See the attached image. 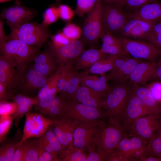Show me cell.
I'll return each mask as SVG.
<instances>
[{
    "label": "cell",
    "mask_w": 161,
    "mask_h": 161,
    "mask_svg": "<svg viewBox=\"0 0 161 161\" xmlns=\"http://www.w3.org/2000/svg\"><path fill=\"white\" fill-rule=\"evenodd\" d=\"M39 49L15 39L0 43V55L15 66L20 75L26 70L28 64L34 61L39 53Z\"/></svg>",
    "instance_id": "6da1fadb"
},
{
    "label": "cell",
    "mask_w": 161,
    "mask_h": 161,
    "mask_svg": "<svg viewBox=\"0 0 161 161\" xmlns=\"http://www.w3.org/2000/svg\"><path fill=\"white\" fill-rule=\"evenodd\" d=\"M127 133L120 120L108 118L98 123L95 143L108 155L113 152L121 140Z\"/></svg>",
    "instance_id": "7a4b0ae2"
},
{
    "label": "cell",
    "mask_w": 161,
    "mask_h": 161,
    "mask_svg": "<svg viewBox=\"0 0 161 161\" xmlns=\"http://www.w3.org/2000/svg\"><path fill=\"white\" fill-rule=\"evenodd\" d=\"M130 89L129 82L114 85L103 95L101 107L108 118L120 120Z\"/></svg>",
    "instance_id": "3957f363"
},
{
    "label": "cell",
    "mask_w": 161,
    "mask_h": 161,
    "mask_svg": "<svg viewBox=\"0 0 161 161\" xmlns=\"http://www.w3.org/2000/svg\"><path fill=\"white\" fill-rule=\"evenodd\" d=\"M47 26L42 23H27L11 29L10 33L8 36L9 40L17 39L27 45L39 48L50 36Z\"/></svg>",
    "instance_id": "277c9868"
},
{
    "label": "cell",
    "mask_w": 161,
    "mask_h": 161,
    "mask_svg": "<svg viewBox=\"0 0 161 161\" xmlns=\"http://www.w3.org/2000/svg\"><path fill=\"white\" fill-rule=\"evenodd\" d=\"M118 38L125 53L133 58L154 62L161 56V49L149 42L126 37Z\"/></svg>",
    "instance_id": "5b68a950"
},
{
    "label": "cell",
    "mask_w": 161,
    "mask_h": 161,
    "mask_svg": "<svg viewBox=\"0 0 161 161\" xmlns=\"http://www.w3.org/2000/svg\"><path fill=\"white\" fill-rule=\"evenodd\" d=\"M102 3L103 30L117 37L130 18L129 13L123 7L115 4Z\"/></svg>",
    "instance_id": "8992f818"
},
{
    "label": "cell",
    "mask_w": 161,
    "mask_h": 161,
    "mask_svg": "<svg viewBox=\"0 0 161 161\" xmlns=\"http://www.w3.org/2000/svg\"><path fill=\"white\" fill-rule=\"evenodd\" d=\"M73 63L61 65L59 72L58 93L60 97L66 100L72 99L80 84L79 73L75 69Z\"/></svg>",
    "instance_id": "52a82bcc"
},
{
    "label": "cell",
    "mask_w": 161,
    "mask_h": 161,
    "mask_svg": "<svg viewBox=\"0 0 161 161\" xmlns=\"http://www.w3.org/2000/svg\"><path fill=\"white\" fill-rule=\"evenodd\" d=\"M65 117L84 123L99 122L107 117L103 110L87 106L72 100L67 101Z\"/></svg>",
    "instance_id": "ba28073f"
},
{
    "label": "cell",
    "mask_w": 161,
    "mask_h": 161,
    "mask_svg": "<svg viewBox=\"0 0 161 161\" xmlns=\"http://www.w3.org/2000/svg\"><path fill=\"white\" fill-rule=\"evenodd\" d=\"M161 127L160 116L157 114H150L135 120L129 127L127 133L140 137L147 144Z\"/></svg>",
    "instance_id": "9c48e42d"
},
{
    "label": "cell",
    "mask_w": 161,
    "mask_h": 161,
    "mask_svg": "<svg viewBox=\"0 0 161 161\" xmlns=\"http://www.w3.org/2000/svg\"><path fill=\"white\" fill-rule=\"evenodd\" d=\"M37 13L35 9L23 5L21 0H16L13 5L3 9L0 16L1 18L6 20L7 25L12 29L29 22Z\"/></svg>",
    "instance_id": "30bf717a"
},
{
    "label": "cell",
    "mask_w": 161,
    "mask_h": 161,
    "mask_svg": "<svg viewBox=\"0 0 161 161\" xmlns=\"http://www.w3.org/2000/svg\"><path fill=\"white\" fill-rule=\"evenodd\" d=\"M25 115L23 134L18 145L29 139L42 136L54 121L41 113L29 112Z\"/></svg>",
    "instance_id": "8fae6325"
},
{
    "label": "cell",
    "mask_w": 161,
    "mask_h": 161,
    "mask_svg": "<svg viewBox=\"0 0 161 161\" xmlns=\"http://www.w3.org/2000/svg\"><path fill=\"white\" fill-rule=\"evenodd\" d=\"M102 13V3L100 0H98L93 9L87 14L82 35L85 41L89 44L96 43L100 38L103 29Z\"/></svg>",
    "instance_id": "7c38bea8"
},
{
    "label": "cell",
    "mask_w": 161,
    "mask_h": 161,
    "mask_svg": "<svg viewBox=\"0 0 161 161\" xmlns=\"http://www.w3.org/2000/svg\"><path fill=\"white\" fill-rule=\"evenodd\" d=\"M144 60L134 58L127 54L117 55L113 68L106 75L109 81H112L114 85L128 82L130 75L135 67Z\"/></svg>",
    "instance_id": "4fadbf2b"
},
{
    "label": "cell",
    "mask_w": 161,
    "mask_h": 161,
    "mask_svg": "<svg viewBox=\"0 0 161 161\" xmlns=\"http://www.w3.org/2000/svg\"><path fill=\"white\" fill-rule=\"evenodd\" d=\"M150 114H154L142 102L130 89L120 121L127 131L130 126L138 118Z\"/></svg>",
    "instance_id": "5bb4252c"
},
{
    "label": "cell",
    "mask_w": 161,
    "mask_h": 161,
    "mask_svg": "<svg viewBox=\"0 0 161 161\" xmlns=\"http://www.w3.org/2000/svg\"><path fill=\"white\" fill-rule=\"evenodd\" d=\"M99 122L80 123L76 127L72 135L73 145L78 148L88 151L95 144V140Z\"/></svg>",
    "instance_id": "9a60e30c"
},
{
    "label": "cell",
    "mask_w": 161,
    "mask_h": 161,
    "mask_svg": "<svg viewBox=\"0 0 161 161\" xmlns=\"http://www.w3.org/2000/svg\"><path fill=\"white\" fill-rule=\"evenodd\" d=\"M50 50L60 66L75 62L84 51L82 42L79 40L72 41L68 44L57 47L49 44Z\"/></svg>",
    "instance_id": "2e32d148"
},
{
    "label": "cell",
    "mask_w": 161,
    "mask_h": 161,
    "mask_svg": "<svg viewBox=\"0 0 161 161\" xmlns=\"http://www.w3.org/2000/svg\"><path fill=\"white\" fill-rule=\"evenodd\" d=\"M80 123L65 117L54 120L50 126L63 149L69 145H73V134L76 127Z\"/></svg>",
    "instance_id": "e0dca14e"
},
{
    "label": "cell",
    "mask_w": 161,
    "mask_h": 161,
    "mask_svg": "<svg viewBox=\"0 0 161 161\" xmlns=\"http://www.w3.org/2000/svg\"><path fill=\"white\" fill-rule=\"evenodd\" d=\"M34 68L30 69L20 75L15 86H18L21 92L27 93L41 88L48 78Z\"/></svg>",
    "instance_id": "ac0fdd59"
},
{
    "label": "cell",
    "mask_w": 161,
    "mask_h": 161,
    "mask_svg": "<svg viewBox=\"0 0 161 161\" xmlns=\"http://www.w3.org/2000/svg\"><path fill=\"white\" fill-rule=\"evenodd\" d=\"M155 23L148 22L138 19L130 18L119 34L117 37H126L144 40Z\"/></svg>",
    "instance_id": "d6986e66"
},
{
    "label": "cell",
    "mask_w": 161,
    "mask_h": 161,
    "mask_svg": "<svg viewBox=\"0 0 161 161\" xmlns=\"http://www.w3.org/2000/svg\"><path fill=\"white\" fill-rule=\"evenodd\" d=\"M155 62L144 60L138 63L130 75L129 83L143 85L150 80L156 79Z\"/></svg>",
    "instance_id": "ffe728a7"
},
{
    "label": "cell",
    "mask_w": 161,
    "mask_h": 161,
    "mask_svg": "<svg viewBox=\"0 0 161 161\" xmlns=\"http://www.w3.org/2000/svg\"><path fill=\"white\" fill-rule=\"evenodd\" d=\"M20 74L15 66L4 56H0V83L11 92L15 87Z\"/></svg>",
    "instance_id": "44dd1931"
},
{
    "label": "cell",
    "mask_w": 161,
    "mask_h": 161,
    "mask_svg": "<svg viewBox=\"0 0 161 161\" xmlns=\"http://www.w3.org/2000/svg\"><path fill=\"white\" fill-rule=\"evenodd\" d=\"M130 18L151 23L161 21V2L149 3L138 10L129 13Z\"/></svg>",
    "instance_id": "7402d4cb"
},
{
    "label": "cell",
    "mask_w": 161,
    "mask_h": 161,
    "mask_svg": "<svg viewBox=\"0 0 161 161\" xmlns=\"http://www.w3.org/2000/svg\"><path fill=\"white\" fill-rule=\"evenodd\" d=\"M80 84L100 94H103L110 88L108 83L109 80L105 74L98 76L90 75L86 71L79 73Z\"/></svg>",
    "instance_id": "603a6c76"
},
{
    "label": "cell",
    "mask_w": 161,
    "mask_h": 161,
    "mask_svg": "<svg viewBox=\"0 0 161 161\" xmlns=\"http://www.w3.org/2000/svg\"><path fill=\"white\" fill-rule=\"evenodd\" d=\"M103 95L81 85L77 89L72 100L87 106L103 110L101 99Z\"/></svg>",
    "instance_id": "cb8c5ba5"
},
{
    "label": "cell",
    "mask_w": 161,
    "mask_h": 161,
    "mask_svg": "<svg viewBox=\"0 0 161 161\" xmlns=\"http://www.w3.org/2000/svg\"><path fill=\"white\" fill-rule=\"evenodd\" d=\"M108 55L100 49L91 48L83 51L75 62L74 67L76 71H86L97 61L105 58Z\"/></svg>",
    "instance_id": "d4e9b609"
},
{
    "label": "cell",
    "mask_w": 161,
    "mask_h": 161,
    "mask_svg": "<svg viewBox=\"0 0 161 161\" xmlns=\"http://www.w3.org/2000/svg\"><path fill=\"white\" fill-rule=\"evenodd\" d=\"M130 84L131 90L143 103L153 114L160 115V104L154 99L147 87L138 84Z\"/></svg>",
    "instance_id": "484cf974"
},
{
    "label": "cell",
    "mask_w": 161,
    "mask_h": 161,
    "mask_svg": "<svg viewBox=\"0 0 161 161\" xmlns=\"http://www.w3.org/2000/svg\"><path fill=\"white\" fill-rule=\"evenodd\" d=\"M147 144L140 137L127 133L120 141L115 150L122 153L125 156L126 154L145 145Z\"/></svg>",
    "instance_id": "4316f807"
},
{
    "label": "cell",
    "mask_w": 161,
    "mask_h": 161,
    "mask_svg": "<svg viewBox=\"0 0 161 161\" xmlns=\"http://www.w3.org/2000/svg\"><path fill=\"white\" fill-rule=\"evenodd\" d=\"M87 156L85 151L70 145L63 149L58 156L57 161H86Z\"/></svg>",
    "instance_id": "83f0119b"
},
{
    "label": "cell",
    "mask_w": 161,
    "mask_h": 161,
    "mask_svg": "<svg viewBox=\"0 0 161 161\" xmlns=\"http://www.w3.org/2000/svg\"><path fill=\"white\" fill-rule=\"evenodd\" d=\"M117 56L108 55L105 58L97 61L86 71L94 74L100 75L105 74L113 68Z\"/></svg>",
    "instance_id": "f1b7e54d"
},
{
    "label": "cell",
    "mask_w": 161,
    "mask_h": 161,
    "mask_svg": "<svg viewBox=\"0 0 161 161\" xmlns=\"http://www.w3.org/2000/svg\"><path fill=\"white\" fill-rule=\"evenodd\" d=\"M59 77V72L57 70L55 73L50 76L46 84L40 89L36 98L39 99L49 96L56 95L58 92Z\"/></svg>",
    "instance_id": "f546056e"
},
{
    "label": "cell",
    "mask_w": 161,
    "mask_h": 161,
    "mask_svg": "<svg viewBox=\"0 0 161 161\" xmlns=\"http://www.w3.org/2000/svg\"><path fill=\"white\" fill-rule=\"evenodd\" d=\"M19 141L10 139L0 143V161H11Z\"/></svg>",
    "instance_id": "4dcf8cb0"
},
{
    "label": "cell",
    "mask_w": 161,
    "mask_h": 161,
    "mask_svg": "<svg viewBox=\"0 0 161 161\" xmlns=\"http://www.w3.org/2000/svg\"><path fill=\"white\" fill-rule=\"evenodd\" d=\"M146 145L149 155L161 158V127L155 133Z\"/></svg>",
    "instance_id": "1f68e13d"
},
{
    "label": "cell",
    "mask_w": 161,
    "mask_h": 161,
    "mask_svg": "<svg viewBox=\"0 0 161 161\" xmlns=\"http://www.w3.org/2000/svg\"><path fill=\"white\" fill-rule=\"evenodd\" d=\"M38 100L36 106L41 114L51 106L64 104L67 102V100L56 95L49 96Z\"/></svg>",
    "instance_id": "d6a6232c"
},
{
    "label": "cell",
    "mask_w": 161,
    "mask_h": 161,
    "mask_svg": "<svg viewBox=\"0 0 161 161\" xmlns=\"http://www.w3.org/2000/svg\"><path fill=\"white\" fill-rule=\"evenodd\" d=\"M50 126L43 136L48 142L49 147L53 153L56 161H57L58 156L63 148L53 131Z\"/></svg>",
    "instance_id": "836d02e7"
},
{
    "label": "cell",
    "mask_w": 161,
    "mask_h": 161,
    "mask_svg": "<svg viewBox=\"0 0 161 161\" xmlns=\"http://www.w3.org/2000/svg\"><path fill=\"white\" fill-rule=\"evenodd\" d=\"M143 41L161 48V21L154 25Z\"/></svg>",
    "instance_id": "e575fe53"
},
{
    "label": "cell",
    "mask_w": 161,
    "mask_h": 161,
    "mask_svg": "<svg viewBox=\"0 0 161 161\" xmlns=\"http://www.w3.org/2000/svg\"><path fill=\"white\" fill-rule=\"evenodd\" d=\"M100 49L108 55H121L126 54L123 49L119 38L108 43H102Z\"/></svg>",
    "instance_id": "d590c367"
},
{
    "label": "cell",
    "mask_w": 161,
    "mask_h": 161,
    "mask_svg": "<svg viewBox=\"0 0 161 161\" xmlns=\"http://www.w3.org/2000/svg\"><path fill=\"white\" fill-rule=\"evenodd\" d=\"M98 0H77L75 13L83 17L88 14L94 8Z\"/></svg>",
    "instance_id": "8d00e7d4"
},
{
    "label": "cell",
    "mask_w": 161,
    "mask_h": 161,
    "mask_svg": "<svg viewBox=\"0 0 161 161\" xmlns=\"http://www.w3.org/2000/svg\"><path fill=\"white\" fill-rule=\"evenodd\" d=\"M23 143L24 147L23 161H38V156L36 146L29 139Z\"/></svg>",
    "instance_id": "74e56055"
},
{
    "label": "cell",
    "mask_w": 161,
    "mask_h": 161,
    "mask_svg": "<svg viewBox=\"0 0 161 161\" xmlns=\"http://www.w3.org/2000/svg\"><path fill=\"white\" fill-rule=\"evenodd\" d=\"M14 117L13 115L0 116V143L6 139L7 134L12 124Z\"/></svg>",
    "instance_id": "f35d334b"
},
{
    "label": "cell",
    "mask_w": 161,
    "mask_h": 161,
    "mask_svg": "<svg viewBox=\"0 0 161 161\" xmlns=\"http://www.w3.org/2000/svg\"><path fill=\"white\" fill-rule=\"evenodd\" d=\"M86 161H107L108 155L100 147L96 145L88 151Z\"/></svg>",
    "instance_id": "ab89813d"
},
{
    "label": "cell",
    "mask_w": 161,
    "mask_h": 161,
    "mask_svg": "<svg viewBox=\"0 0 161 161\" xmlns=\"http://www.w3.org/2000/svg\"><path fill=\"white\" fill-rule=\"evenodd\" d=\"M62 32L71 41L79 40L82 35V30L78 25L72 23L66 25Z\"/></svg>",
    "instance_id": "60d3db41"
},
{
    "label": "cell",
    "mask_w": 161,
    "mask_h": 161,
    "mask_svg": "<svg viewBox=\"0 0 161 161\" xmlns=\"http://www.w3.org/2000/svg\"><path fill=\"white\" fill-rule=\"evenodd\" d=\"M59 18L58 7H51L47 8L44 12L42 23L48 26L55 22Z\"/></svg>",
    "instance_id": "b9f144b4"
},
{
    "label": "cell",
    "mask_w": 161,
    "mask_h": 161,
    "mask_svg": "<svg viewBox=\"0 0 161 161\" xmlns=\"http://www.w3.org/2000/svg\"><path fill=\"white\" fill-rule=\"evenodd\" d=\"M159 1L160 0H126L124 8L127 12L130 13L138 10L145 4L159 2Z\"/></svg>",
    "instance_id": "7bdbcfd3"
},
{
    "label": "cell",
    "mask_w": 161,
    "mask_h": 161,
    "mask_svg": "<svg viewBox=\"0 0 161 161\" xmlns=\"http://www.w3.org/2000/svg\"><path fill=\"white\" fill-rule=\"evenodd\" d=\"M13 102L17 106H24L32 107L36 106L38 99L36 98H31L20 94L17 95L13 97Z\"/></svg>",
    "instance_id": "ee69618b"
},
{
    "label": "cell",
    "mask_w": 161,
    "mask_h": 161,
    "mask_svg": "<svg viewBox=\"0 0 161 161\" xmlns=\"http://www.w3.org/2000/svg\"><path fill=\"white\" fill-rule=\"evenodd\" d=\"M54 61L43 64H35L33 68L43 75H50L55 67Z\"/></svg>",
    "instance_id": "f6af8a7d"
},
{
    "label": "cell",
    "mask_w": 161,
    "mask_h": 161,
    "mask_svg": "<svg viewBox=\"0 0 161 161\" xmlns=\"http://www.w3.org/2000/svg\"><path fill=\"white\" fill-rule=\"evenodd\" d=\"M146 145L125 154L128 161H140L143 157L149 156V153Z\"/></svg>",
    "instance_id": "bcb514c9"
},
{
    "label": "cell",
    "mask_w": 161,
    "mask_h": 161,
    "mask_svg": "<svg viewBox=\"0 0 161 161\" xmlns=\"http://www.w3.org/2000/svg\"><path fill=\"white\" fill-rule=\"evenodd\" d=\"M146 86L155 100L158 103H161V82H153Z\"/></svg>",
    "instance_id": "7dc6e473"
},
{
    "label": "cell",
    "mask_w": 161,
    "mask_h": 161,
    "mask_svg": "<svg viewBox=\"0 0 161 161\" xmlns=\"http://www.w3.org/2000/svg\"><path fill=\"white\" fill-rule=\"evenodd\" d=\"M60 18L64 21H69L73 18L75 11L69 6L60 4L58 7Z\"/></svg>",
    "instance_id": "c3c4849f"
},
{
    "label": "cell",
    "mask_w": 161,
    "mask_h": 161,
    "mask_svg": "<svg viewBox=\"0 0 161 161\" xmlns=\"http://www.w3.org/2000/svg\"><path fill=\"white\" fill-rule=\"evenodd\" d=\"M16 108V105L13 102L11 103L0 101V116L13 115Z\"/></svg>",
    "instance_id": "681fc988"
},
{
    "label": "cell",
    "mask_w": 161,
    "mask_h": 161,
    "mask_svg": "<svg viewBox=\"0 0 161 161\" xmlns=\"http://www.w3.org/2000/svg\"><path fill=\"white\" fill-rule=\"evenodd\" d=\"M16 106V111L13 115L15 126L17 127L22 117L27 113L29 112L32 107L21 105Z\"/></svg>",
    "instance_id": "f907efd6"
},
{
    "label": "cell",
    "mask_w": 161,
    "mask_h": 161,
    "mask_svg": "<svg viewBox=\"0 0 161 161\" xmlns=\"http://www.w3.org/2000/svg\"><path fill=\"white\" fill-rule=\"evenodd\" d=\"M52 44L60 47L66 45L72 41L68 38L62 32L58 33L51 37Z\"/></svg>",
    "instance_id": "816d5d0a"
},
{
    "label": "cell",
    "mask_w": 161,
    "mask_h": 161,
    "mask_svg": "<svg viewBox=\"0 0 161 161\" xmlns=\"http://www.w3.org/2000/svg\"><path fill=\"white\" fill-rule=\"evenodd\" d=\"M54 57L51 51L47 50L38 53L35 58V64H43L54 61Z\"/></svg>",
    "instance_id": "f5cc1de1"
},
{
    "label": "cell",
    "mask_w": 161,
    "mask_h": 161,
    "mask_svg": "<svg viewBox=\"0 0 161 161\" xmlns=\"http://www.w3.org/2000/svg\"><path fill=\"white\" fill-rule=\"evenodd\" d=\"M35 145L37 148L38 151V161H56V160L54 157L51 154L48 152L44 150V149L38 146H37L36 145Z\"/></svg>",
    "instance_id": "db71d44e"
},
{
    "label": "cell",
    "mask_w": 161,
    "mask_h": 161,
    "mask_svg": "<svg viewBox=\"0 0 161 161\" xmlns=\"http://www.w3.org/2000/svg\"><path fill=\"white\" fill-rule=\"evenodd\" d=\"M107 161H128V160L122 153L115 150L108 155Z\"/></svg>",
    "instance_id": "11a10c76"
},
{
    "label": "cell",
    "mask_w": 161,
    "mask_h": 161,
    "mask_svg": "<svg viewBox=\"0 0 161 161\" xmlns=\"http://www.w3.org/2000/svg\"><path fill=\"white\" fill-rule=\"evenodd\" d=\"M24 152V147L23 143L17 148L11 161H23Z\"/></svg>",
    "instance_id": "9f6ffc18"
},
{
    "label": "cell",
    "mask_w": 161,
    "mask_h": 161,
    "mask_svg": "<svg viewBox=\"0 0 161 161\" xmlns=\"http://www.w3.org/2000/svg\"><path fill=\"white\" fill-rule=\"evenodd\" d=\"M12 94L7 88L0 83V101H6L11 97Z\"/></svg>",
    "instance_id": "6f0895ef"
},
{
    "label": "cell",
    "mask_w": 161,
    "mask_h": 161,
    "mask_svg": "<svg viewBox=\"0 0 161 161\" xmlns=\"http://www.w3.org/2000/svg\"><path fill=\"white\" fill-rule=\"evenodd\" d=\"M9 40L8 36L6 35L4 29V22L3 19H0V43L5 42Z\"/></svg>",
    "instance_id": "680465c9"
},
{
    "label": "cell",
    "mask_w": 161,
    "mask_h": 161,
    "mask_svg": "<svg viewBox=\"0 0 161 161\" xmlns=\"http://www.w3.org/2000/svg\"><path fill=\"white\" fill-rule=\"evenodd\" d=\"M102 3L115 4L123 7L125 6L126 0H100Z\"/></svg>",
    "instance_id": "91938a15"
},
{
    "label": "cell",
    "mask_w": 161,
    "mask_h": 161,
    "mask_svg": "<svg viewBox=\"0 0 161 161\" xmlns=\"http://www.w3.org/2000/svg\"><path fill=\"white\" fill-rule=\"evenodd\" d=\"M154 69L156 79L161 82V64L158 60L155 63Z\"/></svg>",
    "instance_id": "94428289"
},
{
    "label": "cell",
    "mask_w": 161,
    "mask_h": 161,
    "mask_svg": "<svg viewBox=\"0 0 161 161\" xmlns=\"http://www.w3.org/2000/svg\"><path fill=\"white\" fill-rule=\"evenodd\" d=\"M140 161H161V158L149 155L145 156L142 157Z\"/></svg>",
    "instance_id": "6125c7cd"
},
{
    "label": "cell",
    "mask_w": 161,
    "mask_h": 161,
    "mask_svg": "<svg viewBox=\"0 0 161 161\" xmlns=\"http://www.w3.org/2000/svg\"><path fill=\"white\" fill-rule=\"evenodd\" d=\"M12 0H0V3H4V2L11 1Z\"/></svg>",
    "instance_id": "be15d7a7"
},
{
    "label": "cell",
    "mask_w": 161,
    "mask_h": 161,
    "mask_svg": "<svg viewBox=\"0 0 161 161\" xmlns=\"http://www.w3.org/2000/svg\"><path fill=\"white\" fill-rule=\"evenodd\" d=\"M160 116L161 117V103H160Z\"/></svg>",
    "instance_id": "e7e4bbea"
},
{
    "label": "cell",
    "mask_w": 161,
    "mask_h": 161,
    "mask_svg": "<svg viewBox=\"0 0 161 161\" xmlns=\"http://www.w3.org/2000/svg\"><path fill=\"white\" fill-rule=\"evenodd\" d=\"M160 49H161V48Z\"/></svg>",
    "instance_id": "03108f58"
}]
</instances>
